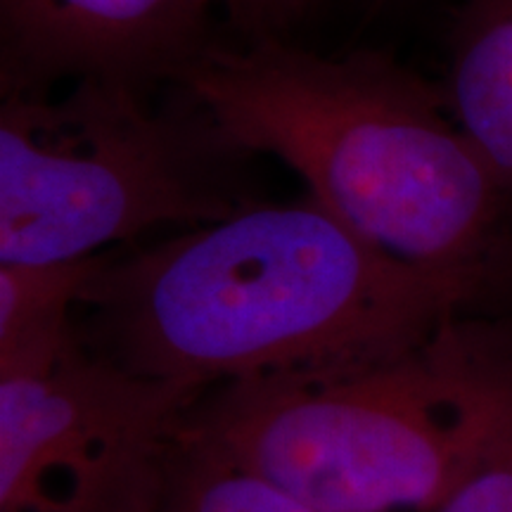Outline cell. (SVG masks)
Returning a JSON list of instances; mask_svg holds the SVG:
<instances>
[{
	"mask_svg": "<svg viewBox=\"0 0 512 512\" xmlns=\"http://www.w3.org/2000/svg\"><path fill=\"white\" fill-rule=\"evenodd\" d=\"M79 79L3 93L0 264H64L162 226L200 228L259 202L240 147L178 83Z\"/></svg>",
	"mask_w": 512,
	"mask_h": 512,
	"instance_id": "obj_4",
	"label": "cell"
},
{
	"mask_svg": "<svg viewBox=\"0 0 512 512\" xmlns=\"http://www.w3.org/2000/svg\"><path fill=\"white\" fill-rule=\"evenodd\" d=\"M159 512H313L238 460L181 439Z\"/></svg>",
	"mask_w": 512,
	"mask_h": 512,
	"instance_id": "obj_9",
	"label": "cell"
},
{
	"mask_svg": "<svg viewBox=\"0 0 512 512\" xmlns=\"http://www.w3.org/2000/svg\"><path fill=\"white\" fill-rule=\"evenodd\" d=\"M174 83L382 252L482 297L512 271V188L456 124L444 91L389 55L328 57L287 36L211 41Z\"/></svg>",
	"mask_w": 512,
	"mask_h": 512,
	"instance_id": "obj_2",
	"label": "cell"
},
{
	"mask_svg": "<svg viewBox=\"0 0 512 512\" xmlns=\"http://www.w3.org/2000/svg\"><path fill=\"white\" fill-rule=\"evenodd\" d=\"M434 512H512V430Z\"/></svg>",
	"mask_w": 512,
	"mask_h": 512,
	"instance_id": "obj_10",
	"label": "cell"
},
{
	"mask_svg": "<svg viewBox=\"0 0 512 512\" xmlns=\"http://www.w3.org/2000/svg\"><path fill=\"white\" fill-rule=\"evenodd\" d=\"M202 392L81 342L48 373L0 380V512H159Z\"/></svg>",
	"mask_w": 512,
	"mask_h": 512,
	"instance_id": "obj_5",
	"label": "cell"
},
{
	"mask_svg": "<svg viewBox=\"0 0 512 512\" xmlns=\"http://www.w3.org/2000/svg\"><path fill=\"white\" fill-rule=\"evenodd\" d=\"M508 358L458 316L389 361L204 389L181 439L313 512H434L512 430Z\"/></svg>",
	"mask_w": 512,
	"mask_h": 512,
	"instance_id": "obj_3",
	"label": "cell"
},
{
	"mask_svg": "<svg viewBox=\"0 0 512 512\" xmlns=\"http://www.w3.org/2000/svg\"><path fill=\"white\" fill-rule=\"evenodd\" d=\"M444 98L512 188V0H465L451 34Z\"/></svg>",
	"mask_w": 512,
	"mask_h": 512,
	"instance_id": "obj_7",
	"label": "cell"
},
{
	"mask_svg": "<svg viewBox=\"0 0 512 512\" xmlns=\"http://www.w3.org/2000/svg\"><path fill=\"white\" fill-rule=\"evenodd\" d=\"M245 38L287 36L309 15L313 0H216Z\"/></svg>",
	"mask_w": 512,
	"mask_h": 512,
	"instance_id": "obj_11",
	"label": "cell"
},
{
	"mask_svg": "<svg viewBox=\"0 0 512 512\" xmlns=\"http://www.w3.org/2000/svg\"><path fill=\"white\" fill-rule=\"evenodd\" d=\"M479 299L465 280L370 245L306 195L107 252L76 323L95 356L209 389L411 354Z\"/></svg>",
	"mask_w": 512,
	"mask_h": 512,
	"instance_id": "obj_1",
	"label": "cell"
},
{
	"mask_svg": "<svg viewBox=\"0 0 512 512\" xmlns=\"http://www.w3.org/2000/svg\"><path fill=\"white\" fill-rule=\"evenodd\" d=\"M216 0H0L3 93L62 81L169 86L209 46Z\"/></svg>",
	"mask_w": 512,
	"mask_h": 512,
	"instance_id": "obj_6",
	"label": "cell"
},
{
	"mask_svg": "<svg viewBox=\"0 0 512 512\" xmlns=\"http://www.w3.org/2000/svg\"><path fill=\"white\" fill-rule=\"evenodd\" d=\"M380 3H382V0H380Z\"/></svg>",
	"mask_w": 512,
	"mask_h": 512,
	"instance_id": "obj_12",
	"label": "cell"
},
{
	"mask_svg": "<svg viewBox=\"0 0 512 512\" xmlns=\"http://www.w3.org/2000/svg\"><path fill=\"white\" fill-rule=\"evenodd\" d=\"M105 254L64 264H0V380L48 373L81 342V290Z\"/></svg>",
	"mask_w": 512,
	"mask_h": 512,
	"instance_id": "obj_8",
	"label": "cell"
}]
</instances>
